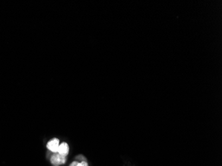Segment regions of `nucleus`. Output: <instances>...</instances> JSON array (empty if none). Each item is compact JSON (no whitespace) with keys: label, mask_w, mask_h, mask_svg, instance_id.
Here are the masks:
<instances>
[{"label":"nucleus","mask_w":222,"mask_h":166,"mask_svg":"<svg viewBox=\"0 0 222 166\" xmlns=\"http://www.w3.org/2000/svg\"><path fill=\"white\" fill-rule=\"evenodd\" d=\"M67 156L62 155V154L59 153L58 152L55 153L50 159V162H51L53 165L59 166L65 164L67 161Z\"/></svg>","instance_id":"1"},{"label":"nucleus","mask_w":222,"mask_h":166,"mask_svg":"<svg viewBox=\"0 0 222 166\" xmlns=\"http://www.w3.org/2000/svg\"><path fill=\"white\" fill-rule=\"evenodd\" d=\"M59 145L60 144L59 139L54 138L48 142V143L47 144V148L53 153H57Z\"/></svg>","instance_id":"2"},{"label":"nucleus","mask_w":222,"mask_h":166,"mask_svg":"<svg viewBox=\"0 0 222 166\" xmlns=\"http://www.w3.org/2000/svg\"><path fill=\"white\" fill-rule=\"evenodd\" d=\"M57 152L62 155L68 156L69 152V146L66 142H63L60 145H59Z\"/></svg>","instance_id":"3"},{"label":"nucleus","mask_w":222,"mask_h":166,"mask_svg":"<svg viewBox=\"0 0 222 166\" xmlns=\"http://www.w3.org/2000/svg\"><path fill=\"white\" fill-rule=\"evenodd\" d=\"M76 166H88V164L87 161H82L81 163H79Z\"/></svg>","instance_id":"4"}]
</instances>
